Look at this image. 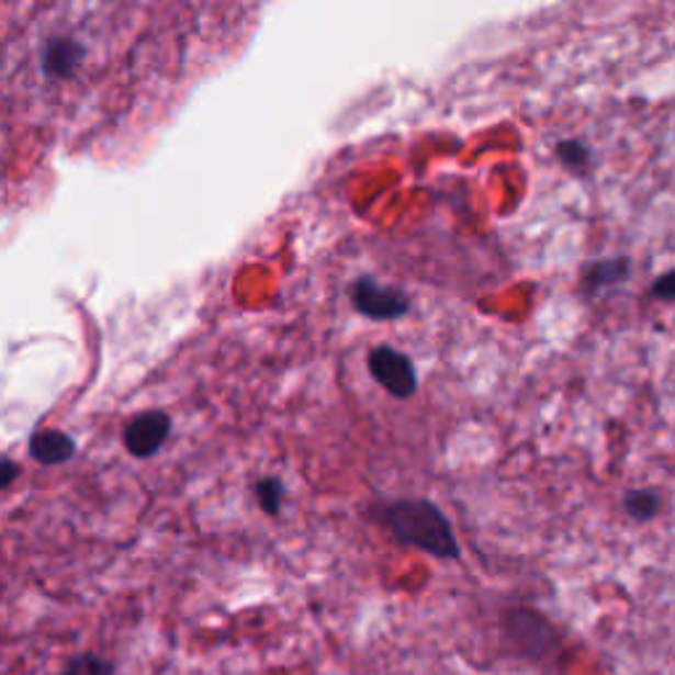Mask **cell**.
<instances>
[{
	"mask_svg": "<svg viewBox=\"0 0 675 675\" xmlns=\"http://www.w3.org/2000/svg\"><path fill=\"white\" fill-rule=\"evenodd\" d=\"M383 526L402 547L419 549L436 560H460V541L441 507L430 499H396L385 504Z\"/></svg>",
	"mask_w": 675,
	"mask_h": 675,
	"instance_id": "1",
	"label": "cell"
},
{
	"mask_svg": "<svg viewBox=\"0 0 675 675\" xmlns=\"http://www.w3.org/2000/svg\"><path fill=\"white\" fill-rule=\"evenodd\" d=\"M504 639L517 657L533 662L554 657L562 649L560 628L533 607H515L504 615Z\"/></svg>",
	"mask_w": 675,
	"mask_h": 675,
	"instance_id": "2",
	"label": "cell"
},
{
	"mask_svg": "<svg viewBox=\"0 0 675 675\" xmlns=\"http://www.w3.org/2000/svg\"><path fill=\"white\" fill-rule=\"evenodd\" d=\"M169 432H172V419L167 412L148 409L135 415L124 428V449L135 457V460H148V457L159 454L161 446L167 443Z\"/></svg>",
	"mask_w": 675,
	"mask_h": 675,
	"instance_id": "3",
	"label": "cell"
},
{
	"mask_svg": "<svg viewBox=\"0 0 675 675\" xmlns=\"http://www.w3.org/2000/svg\"><path fill=\"white\" fill-rule=\"evenodd\" d=\"M367 364H370L372 378H375L391 396L406 398L417 391L415 364H412L402 351L391 349V346H378V349H372Z\"/></svg>",
	"mask_w": 675,
	"mask_h": 675,
	"instance_id": "4",
	"label": "cell"
},
{
	"mask_svg": "<svg viewBox=\"0 0 675 675\" xmlns=\"http://www.w3.org/2000/svg\"><path fill=\"white\" fill-rule=\"evenodd\" d=\"M75 454H77L75 438L64 430L45 428L37 430L35 436L30 438V457L37 464H45V468L67 464L69 460H75Z\"/></svg>",
	"mask_w": 675,
	"mask_h": 675,
	"instance_id": "5",
	"label": "cell"
},
{
	"mask_svg": "<svg viewBox=\"0 0 675 675\" xmlns=\"http://www.w3.org/2000/svg\"><path fill=\"white\" fill-rule=\"evenodd\" d=\"M353 301H357L359 310L375 319H389L404 312V299L393 293L391 288L372 283V280H362L353 288Z\"/></svg>",
	"mask_w": 675,
	"mask_h": 675,
	"instance_id": "6",
	"label": "cell"
},
{
	"mask_svg": "<svg viewBox=\"0 0 675 675\" xmlns=\"http://www.w3.org/2000/svg\"><path fill=\"white\" fill-rule=\"evenodd\" d=\"M633 265L628 257H609L601 261H592V265L583 270V291L588 293H601L607 288H618L628 283L631 278Z\"/></svg>",
	"mask_w": 675,
	"mask_h": 675,
	"instance_id": "7",
	"label": "cell"
},
{
	"mask_svg": "<svg viewBox=\"0 0 675 675\" xmlns=\"http://www.w3.org/2000/svg\"><path fill=\"white\" fill-rule=\"evenodd\" d=\"M622 509L633 522H652L662 513V496L654 488H631L622 496Z\"/></svg>",
	"mask_w": 675,
	"mask_h": 675,
	"instance_id": "8",
	"label": "cell"
},
{
	"mask_svg": "<svg viewBox=\"0 0 675 675\" xmlns=\"http://www.w3.org/2000/svg\"><path fill=\"white\" fill-rule=\"evenodd\" d=\"M254 494H257V504L261 507V513L270 517L280 515V509H283V502H285V486L280 477H274V475L259 477V481L254 483Z\"/></svg>",
	"mask_w": 675,
	"mask_h": 675,
	"instance_id": "9",
	"label": "cell"
},
{
	"mask_svg": "<svg viewBox=\"0 0 675 675\" xmlns=\"http://www.w3.org/2000/svg\"><path fill=\"white\" fill-rule=\"evenodd\" d=\"M61 675H114V662L95 652L75 654Z\"/></svg>",
	"mask_w": 675,
	"mask_h": 675,
	"instance_id": "10",
	"label": "cell"
},
{
	"mask_svg": "<svg viewBox=\"0 0 675 675\" xmlns=\"http://www.w3.org/2000/svg\"><path fill=\"white\" fill-rule=\"evenodd\" d=\"M560 156L562 161H565V167L573 169V172H586L588 164H592V154H588V148L578 140L562 143Z\"/></svg>",
	"mask_w": 675,
	"mask_h": 675,
	"instance_id": "11",
	"label": "cell"
},
{
	"mask_svg": "<svg viewBox=\"0 0 675 675\" xmlns=\"http://www.w3.org/2000/svg\"><path fill=\"white\" fill-rule=\"evenodd\" d=\"M652 299L665 301V304H675V267L673 270L662 272L660 278H654L652 288H649Z\"/></svg>",
	"mask_w": 675,
	"mask_h": 675,
	"instance_id": "12",
	"label": "cell"
},
{
	"mask_svg": "<svg viewBox=\"0 0 675 675\" xmlns=\"http://www.w3.org/2000/svg\"><path fill=\"white\" fill-rule=\"evenodd\" d=\"M0 470H3V475H0V486L3 488H9L11 483L16 481V475H19V464L11 460V457H3V462H0Z\"/></svg>",
	"mask_w": 675,
	"mask_h": 675,
	"instance_id": "13",
	"label": "cell"
}]
</instances>
